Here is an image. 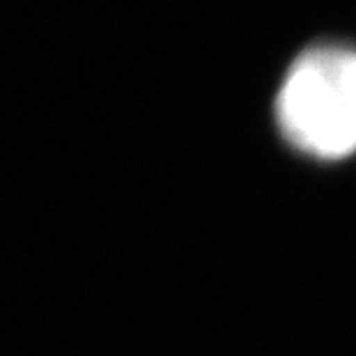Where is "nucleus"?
<instances>
[{
    "label": "nucleus",
    "instance_id": "obj_1",
    "mask_svg": "<svg viewBox=\"0 0 356 356\" xmlns=\"http://www.w3.org/2000/svg\"><path fill=\"white\" fill-rule=\"evenodd\" d=\"M278 124L292 145L322 159L356 149V51L310 49L290 67L276 99Z\"/></svg>",
    "mask_w": 356,
    "mask_h": 356
}]
</instances>
